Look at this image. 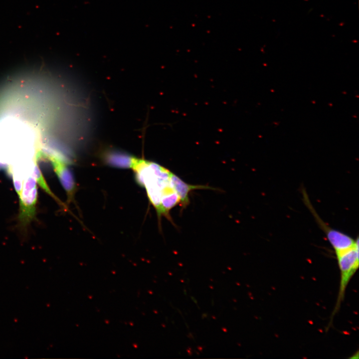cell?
Returning <instances> with one entry per match:
<instances>
[{
    "label": "cell",
    "mask_w": 359,
    "mask_h": 359,
    "mask_svg": "<svg viewBox=\"0 0 359 359\" xmlns=\"http://www.w3.org/2000/svg\"><path fill=\"white\" fill-rule=\"evenodd\" d=\"M135 157L120 152H111L106 154L105 160L111 166L119 168H132Z\"/></svg>",
    "instance_id": "7"
},
{
    "label": "cell",
    "mask_w": 359,
    "mask_h": 359,
    "mask_svg": "<svg viewBox=\"0 0 359 359\" xmlns=\"http://www.w3.org/2000/svg\"><path fill=\"white\" fill-rule=\"evenodd\" d=\"M303 195L305 196L304 199L305 204L312 213L320 227L325 233L336 254L353 247L359 241L358 237L354 239L348 234L329 226L317 214L308 196L304 194Z\"/></svg>",
    "instance_id": "4"
},
{
    "label": "cell",
    "mask_w": 359,
    "mask_h": 359,
    "mask_svg": "<svg viewBox=\"0 0 359 359\" xmlns=\"http://www.w3.org/2000/svg\"><path fill=\"white\" fill-rule=\"evenodd\" d=\"M48 161L51 163L61 184L67 193L69 198H71L75 191V182L72 172L66 166V162L55 156H49Z\"/></svg>",
    "instance_id": "5"
},
{
    "label": "cell",
    "mask_w": 359,
    "mask_h": 359,
    "mask_svg": "<svg viewBox=\"0 0 359 359\" xmlns=\"http://www.w3.org/2000/svg\"><path fill=\"white\" fill-rule=\"evenodd\" d=\"M340 271V282L339 294L335 309L332 315L333 318L338 312L344 300L348 285L359 268V241L353 247L336 254Z\"/></svg>",
    "instance_id": "2"
},
{
    "label": "cell",
    "mask_w": 359,
    "mask_h": 359,
    "mask_svg": "<svg viewBox=\"0 0 359 359\" xmlns=\"http://www.w3.org/2000/svg\"><path fill=\"white\" fill-rule=\"evenodd\" d=\"M170 180L173 188L180 199V203L182 207H185L189 203L188 195L191 190L196 189H215L208 186L188 184L173 173H171Z\"/></svg>",
    "instance_id": "6"
},
{
    "label": "cell",
    "mask_w": 359,
    "mask_h": 359,
    "mask_svg": "<svg viewBox=\"0 0 359 359\" xmlns=\"http://www.w3.org/2000/svg\"><path fill=\"white\" fill-rule=\"evenodd\" d=\"M131 168L137 181L146 188L150 201L161 216L162 197L175 192L171 182L172 172L156 163L136 158Z\"/></svg>",
    "instance_id": "1"
},
{
    "label": "cell",
    "mask_w": 359,
    "mask_h": 359,
    "mask_svg": "<svg viewBox=\"0 0 359 359\" xmlns=\"http://www.w3.org/2000/svg\"><path fill=\"white\" fill-rule=\"evenodd\" d=\"M18 195L20 199L19 220L24 225L31 220L35 214L37 191L34 171L24 178L22 189Z\"/></svg>",
    "instance_id": "3"
},
{
    "label": "cell",
    "mask_w": 359,
    "mask_h": 359,
    "mask_svg": "<svg viewBox=\"0 0 359 359\" xmlns=\"http://www.w3.org/2000/svg\"><path fill=\"white\" fill-rule=\"evenodd\" d=\"M34 173L36 182L46 192L52 195V193L45 182L36 162L34 167Z\"/></svg>",
    "instance_id": "8"
}]
</instances>
